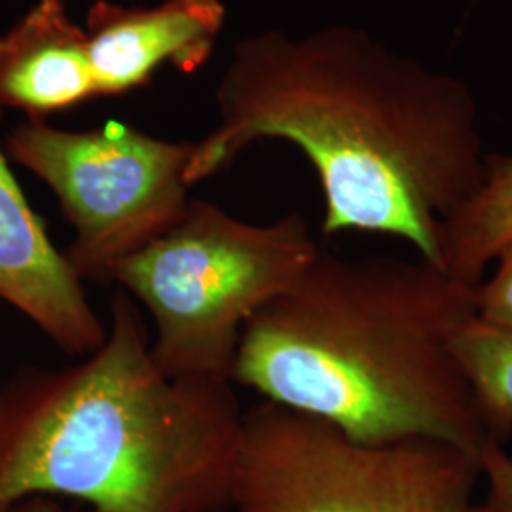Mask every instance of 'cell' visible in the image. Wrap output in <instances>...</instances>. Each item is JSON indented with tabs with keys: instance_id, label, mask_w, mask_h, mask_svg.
I'll return each mask as SVG.
<instances>
[{
	"instance_id": "5",
	"label": "cell",
	"mask_w": 512,
	"mask_h": 512,
	"mask_svg": "<svg viewBox=\"0 0 512 512\" xmlns=\"http://www.w3.org/2000/svg\"><path fill=\"white\" fill-rule=\"evenodd\" d=\"M482 461L435 439L368 444L272 401L241 418L236 512H469Z\"/></svg>"
},
{
	"instance_id": "13",
	"label": "cell",
	"mask_w": 512,
	"mask_h": 512,
	"mask_svg": "<svg viewBox=\"0 0 512 512\" xmlns=\"http://www.w3.org/2000/svg\"><path fill=\"white\" fill-rule=\"evenodd\" d=\"M482 476L488 482L486 507L492 512H512V456L503 444L490 442L480 452Z\"/></svg>"
},
{
	"instance_id": "4",
	"label": "cell",
	"mask_w": 512,
	"mask_h": 512,
	"mask_svg": "<svg viewBox=\"0 0 512 512\" xmlns=\"http://www.w3.org/2000/svg\"><path fill=\"white\" fill-rule=\"evenodd\" d=\"M319 251L300 213L251 224L190 200L171 230L112 270L110 283L150 313V355L164 376L232 384L245 325Z\"/></svg>"
},
{
	"instance_id": "12",
	"label": "cell",
	"mask_w": 512,
	"mask_h": 512,
	"mask_svg": "<svg viewBox=\"0 0 512 512\" xmlns=\"http://www.w3.org/2000/svg\"><path fill=\"white\" fill-rule=\"evenodd\" d=\"M497 268L476 289V315L501 329L512 330V243L497 256Z\"/></svg>"
},
{
	"instance_id": "3",
	"label": "cell",
	"mask_w": 512,
	"mask_h": 512,
	"mask_svg": "<svg viewBox=\"0 0 512 512\" xmlns=\"http://www.w3.org/2000/svg\"><path fill=\"white\" fill-rule=\"evenodd\" d=\"M234 384L167 378L118 289L82 363L27 366L0 393V507L71 497L92 512H226L241 418Z\"/></svg>"
},
{
	"instance_id": "1",
	"label": "cell",
	"mask_w": 512,
	"mask_h": 512,
	"mask_svg": "<svg viewBox=\"0 0 512 512\" xmlns=\"http://www.w3.org/2000/svg\"><path fill=\"white\" fill-rule=\"evenodd\" d=\"M215 101L219 124L194 143L188 186L258 141H287L317 173L325 236H395L439 266L442 226L484 179L469 86L391 52L365 29L243 38Z\"/></svg>"
},
{
	"instance_id": "6",
	"label": "cell",
	"mask_w": 512,
	"mask_h": 512,
	"mask_svg": "<svg viewBox=\"0 0 512 512\" xmlns=\"http://www.w3.org/2000/svg\"><path fill=\"white\" fill-rule=\"evenodd\" d=\"M4 150L54 192L74 230L65 258L82 283H110L112 270L171 230L192 200L184 173L194 143L124 122L69 131L27 120L8 133Z\"/></svg>"
},
{
	"instance_id": "9",
	"label": "cell",
	"mask_w": 512,
	"mask_h": 512,
	"mask_svg": "<svg viewBox=\"0 0 512 512\" xmlns=\"http://www.w3.org/2000/svg\"><path fill=\"white\" fill-rule=\"evenodd\" d=\"M97 99L90 42L65 0H38L0 35V109L27 120Z\"/></svg>"
},
{
	"instance_id": "8",
	"label": "cell",
	"mask_w": 512,
	"mask_h": 512,
	"mask_svg": "<svg viewBox=\"0 0 512 512\" xmlns=\"http://www.w3.org/2000/svg\"><path fill=\"white\" fill-rule=\"evenodd\" d=\"M224 23L222 0H162L154 6L95 0L84 29L97 97L143 90L164 65L198 73L215 52Z\"/></svg>"
},
{
	"instance_id": "11",
	"label": "cell",
	"mask_w": 512,
	"mask_h": 512,
	"mask_svg": "<svg viewBox=\"0 0 512 512\" xmlns=\"http://www.w3.org/2000/svg\"><path fill=\"white\" fill-rule=\"evenodd\" d=\"M458 355L492 439L505 444L512 433V330L476 315L459 334Z\"/></svg>"
},
{
	"instance_id": "10",
	"label": "cell",
	"mask_w": 512,
	"mask_h": 512,
	"mask_svg": "<svg viewBox=\"0 0 512 512\" xmlns=\"http://www.w3.org/2000/svg\"><path fill=\"white\" fill-rule=\"evenodd\" d=\"M512 243V154H486L475 196L442 226L440 270L478 285Z\"/></svg>"
},
{
	"instance_id": "14",
	"label": "cell",
	"mask_w": 512,
	"mask_h": 512,
	"mask_svg": "<svg viewBox=\"0 0 512 512\" xmlns=\"http://www.w3.org/2000/svg\"><path fill=\"white\" fill-rule=\"evenodd\" d=\"M0 512H69L52 495H31L12 505L0 507Z\"/></svg>"
},
{
	"instance_id": "7",
	"label": "cell",
	"mask_w": 512,
	"mask_h": 512,
	"mask_svg": "<svg viewBox=\"0 0 512 512\" xmlns=\"http://www.w3.org/2000/svg\"><path fill=\"white\" fill-rule=\"evenodd\" d=\"M8 160L0 145V300L23 313L61 351L86 357L105 342L107 327L27 202Z\"/></svg>"
},
{
	"instance_id": "15",
	"label": "cell",
	"mask_w": 512,
	"mask_h": 512,
	"mask_svg": "<svg viewBox=\"0 0 512 512\" xmlns=\"http://www.w3.org/2000/svg\"><path fill=\"white\" fill-rule=\"evenodd\" d=\"M469 512H492L490 511V509H488V507H486V505H478V507H475V505H473V507H471V511Z\"/></svg>"
},
{
	"instance_id": "2",
	"label": "cell",
	"mask_w": 512,
	"mask_h": 512,
	"mask_svg": "<svg viewBox=\"0 0 512 512\" xmlns=\"http://www.w3.org/2000/svg\"><path fill=\"white\" fill-rule=\"evenodd\" d=\"M476 289L420 256L321 249L245 325L232 384L361 442L444 440L480 456L495 440L458 355Z\"/></svg>"
}]
</instances>
